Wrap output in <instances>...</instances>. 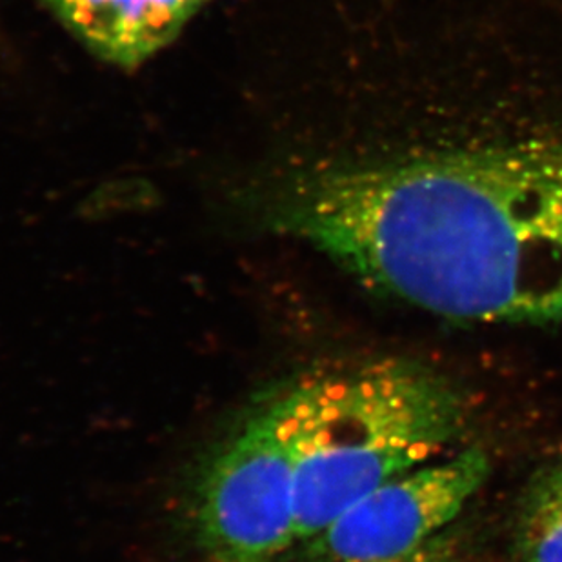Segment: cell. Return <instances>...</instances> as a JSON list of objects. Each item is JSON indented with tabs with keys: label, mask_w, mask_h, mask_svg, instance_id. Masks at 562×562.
<instances>
[{
	"label": "cell",
	"mask_w": 562,
	"mask_h": 562,
	"mask_svg": "<svg viewBox=\"0 0 562 562\" xmlns=\"http://www.w3.org/2000/svg\"><path fill=\"white\" fill-rule=\"evenodd\" d=\"M403 562H440V548L437 547V542H434L430 547L425 548L423 552Z\"/></svg>",
	"instance_id": "cell-7"
},
{
	"label": "cell",
	"mask_w": 562,
	"mask_h": 562,
	"mask_svg": "<svg viewBox=\"0 0 562 562\" xmlns=\"http://www.w3.org/2000/svg\"><path fill=\"white\" fill-rule=\"evenodd\" d=\"M95 59L137 69L215 0H35Z\"/></svg>",
	"instance_id": "cell-5"
},
{
	"label": "cell",
	"mask_w": 562,
	"mask_h": 562,
	"mask_svg": "<svg viewBox=\"0 0 562 562\" xmlns=\"http://www.w3.org/2000/svg\"><path fill=\"white\" fill-rule=\"evenodd\" d=\"M188 533L196 562H273L297 542L288 387L204 459L191 484Z\"/></svg>",
	"instance_id": "cell-3"
},
{
	"label": "cell",
	"mask_w": 562,
	"mask_h": 562,
	"mask_svg": "<svg viewBox=\"0 0 562 562\" xmlns=\"http://www.w3.org/2000/svg\"><path fill=\"white\" fill-rule=\"evenodd\" d=\"M515 548L520 562H562V459L544 464L526 486Z\"/></svg>",
	"instance_id": "cell-6"
},
{
	"label": "cell",
	"mask_w": 562,
	"mask_h": 562,
	"mask_svg": "<svg viewBox=\"0 0 562 562\" xmlns=\"http://www.w3.org/2000/svg\"><path fill=\"white\" fill-rule=\"evenodd\" d=\"M295 442L297 542L401 473L461 439L468 409L446 376L419 362H368L288 387Z\"/></svg>",
	"instance_id": "cell-2"
},
{
	"label": "cell",
	"mask_w": 562,
	"mask_h": 562,
	"mask_svg": "<svg viewBox=\"0 0 562 562\" xmlns=\"http://www.w3.org/2000/svg\"><path fill=\"white\" fill-rule=\"evenodd\" d=\"M481 448L426 462L351 504L308 544L310 562H403L436 537L488 479Z\"/></svg>",
	"instance_id": "cell-4"
},
{
	"label": "cell",
	"mask_w": 562,
	"mask_h": 562,
	"mask_svg": "<svg viewBox=\"0 0 562 562\" xmlns=\"http://www.w3.org/2000/svg\"><path fill=\"white\" fill-rule=\"evenodd\" d=\"M266 228L448 321L562 324V124L406 135L255 184Z\"/></svg>",
	"instance_id": "cell-1"
}]
</instances>
